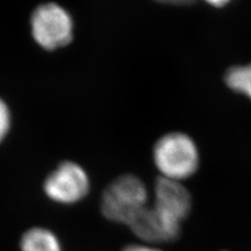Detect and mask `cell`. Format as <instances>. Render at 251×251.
<instances>
[{"label": "cell", "mask_w": 251, "mask_h": 251, "mask_svg": "<svg viewBox=\"0 0 251 251\" xmlns=\"http://www.w3.org/2000/svg\"><path fill=\"white\" fill-rule=\"evenodd\" d=\"M153 159L161 177L180 182L192 177L200 164L197 145L191 136L181 132L168 133L157 140Z\"/></svg>", "instance_id": "cell-1"}, {"label": "cell", "mask_w": 251, "mask_h": 251, "mask_svg": "<svg viewBox=\"0 0 251 251\" xmlns=\"http://www.w3.org/2000/svg\"><path fill=\"white\" fill-rule=\"evenodd\" d=\"M148 190L135 175H123L114 179L101 196L100 209L106 219L128 225L147 206Z\"/></svg>", "instance_id": "cell-2"}, {"label": "cell", "mask_w": 251, "mask_h": 251, "mask_svg": "<svg viewBox=\"0 0 251 251\" xmlns=\"http://www.w3.org/2000/svg\"><path fill=\"white\" fill-rule=\"evenodd\" d=\"M34 40L46 50H56L73 41L75 25L72 15L54 2L40 4L30 16Z\"/></svg>", "instance_id": "cell-3"}, {"label": "cell", "mask_w": 251, "mask_h": 251, "mask_svg": "<svg viewBox=\"0 0 251 251\" xmlns=\"http://www.w3.org/2000/svg\"><path fill=\"white\" fill-rule=\"evenodd\" d=\"M43 188L50 200L61 204H75L89 193L90 180L80 164L64 161L47 176Z\"/></svg>", "instance_id": "cell-4"}, {"label": "cell", "mask_w": 251, "mask_h": 251, "mask_svg": "<svg viewBox=\"0 0 251 251\" xmlns=\"http://www.w3.org/2000/svg\"><path fill=\"white\" fill-rule=\"evenodd\" d=\"M136 237L148 243H167L180 234L181 223L172 219L154 205L146 206L129 224Z\"/></svg>", "instance_id": "cell-5"}, {"label": "cell", "mask_w": 251, "mask_h": 251, "mask_svg": "<svg viewBox=\"0 0 251 251\" xmlns=\"http://www.w3.org/2000/svg\"><path fill=\"white\" fill-rule=\"evenodd\" d=\"M153 205L181 223L191 213L192 196L180 181L160 176L155 182Z\"/></svg>", "instance_id": "cell-6"}, {"label": "cell", "mask_w": 251, "mask_h": 251, "mask_svg": "<svg viewBox=\"0 0 251 251\" xmlns=\"http://www.w3.org/2000/svg\"><path fill=\"white\" fill-rule=\"evenodd\" d=\"M21 251H62L57 235L43 227H33L23 233L20 240Z\"/></svg>", "instance_id": "cell-7"}, {"label": "cell", "mask_w": 251, "mask_h": 251, "mask_svg": "<svg viewBox=\"0 0 251 251\" xmlns=\"http://www.w3.org/2000/svg\"><path fill=\"white\" fill-rule=\"evenodd\" d=\"M224 78L229 89L251 100V63L227 69Z\"/></svg>", "instance_id": "cell-8"}, {"label": "cell", "mask_w": 251, "mask_h": 251, "mask_svg": "<svg viewBox=\"0 0 251 251\" xmlns=\"http://www.w3.org/2000/svg\"><path fill=\"white\" fill-rule=\"evenodd\" d=\"M12 125V115L10 108L5 101L0 98V143L7 136Z\"/></svg>", "instance_id": "cell-9"}, {"label": "cell", "mask_w": 251, "mask_h": 251, "mask_svg": "<svg viewBox=\"0 0 251 251\" xmlns=\"http://www.w3.org/2000/svg\"><path fill=\"white\" fill-rule=\"evenodd\" d=\"M124 251H161L157 248L148 245H129L124 249Z\"/></svg>", "instance_id": "cell-10"}]
</instances>
